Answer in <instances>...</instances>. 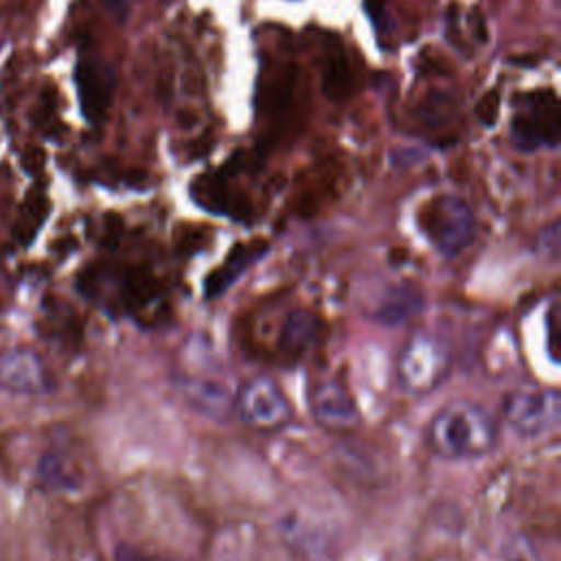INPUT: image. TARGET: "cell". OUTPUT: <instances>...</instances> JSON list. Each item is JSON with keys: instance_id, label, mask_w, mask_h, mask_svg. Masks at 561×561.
<instances>
[{"instance_id": "cell-1", "label": "cell", "mask_w": 561, "mask_h": 561, "mask_svg": "<svg viewBox=\"0 0 561 561\" xmlns=\"http://www.w3.org/2000/svg\"><path fill=\"white\" fill-rule=\"evenodd\" d=\"M427 445L447 460H473L491 454L500 440L497 419L476 401L445 403L427 423Z\"/></svg>"}, {"instance_id": "cell-2", "label": "cell", "mask_w": 561, "mask_h": 561, "mask_svg": "<svg viewBox=\"0 0 561 561\" xmlns=\"http://www.w3.org/2000/svg\"><path fill=\"white\" fill-rule=\"evenodd\" d=\"M454 366L447 342L427 331L412 333L399 351L397 379L410 394L425 397L440 388Z\"/></svg>"}, {"instance_id": "cell-3", "label": "cell", "mask_w": 561, "mask_h": 561, "mask_svg": "<svg viewBox=\"0 0 561 561\" xmlns=\"http://www.w3.org/2000/svg\"><path fill=\"white\" fill-rule=\"evenodd\" d=\"M419 224L427 241L443 256L460 254L476 234V217L471 206L462 197L449 193L434 197L421 210Z\"/></svg>"}, {"instance_id": "cell-4", "label": "cell", "mask_w": 561, "mask_h": 561, "mask_svg": "<svg viewBox=\"0 0 561 561\" xmlns=\"http://www.w3.org/2000/svg\"><path fill=\"white\" fill-rule=\"evenodd\" d=\"M502 416L519 438H543L561 421V397L554 388H519L504 397Z\"/></svg>"}, {"instance_id": "cell-5", "label": "cell", "mask_w": 561, "mask_h": 561, "mask_svg": "<svg viewBox=\"0 0 561 561\" xmlns=\"http://www.w3.org/2000/svg\"><path fill=\"white\" fill-rule=\"evenodd\" d=\"M234 414L252 430L276 432L294 419V408L274 379L256 375L234 392Z\"/></svg>"}, {"instance_id": "cell-6", "label": "cell", "mask_w": 561, "mask_h": 561, "mask_svg": "<svg viewBox=\"0 0 561 561\" xmlns=\"http://www.w3.org/2000/svg\"><path fill=\"white\" fill-rule=\"evenodd\" d=\"M519 112L513 116L511 136L522 151H533L537 147L559 145V96L554 90H535L517 99Z\"/></svg>"}, {"instance_id": "cell-7", "label": "cell", "mask_w": 561, "mask_h": 561, "mask_svg": "<svg viewBox=\"0 0 561 561\" xmlns=\"http://www.w3.org/2000/svg\"><path fill=\"white\" fill-rule=\"evenodd\" d=\"M55 388L46 359L31 346L0 348V392L11 397H44Z\"/></svg>"}, {"instance_id": "cell-8", "label": "cell", "mask_w": 561, "mask_h": 561, "mask_svg": "<svg viewBox=\"0 0 561 561\" xmlns=\"http://www.w3.org/2000/svg\"><path fill=\"white\" fill-rule=\"evenodd\" d=\"M313 421L329 432H351L362 423L359 408L351 390L337 379H320L307 394Z\"/></svg>"}, {"instance_id": "cell-9", "label": "cell", "mask_w": 561, "mask_h": 561, "mask_svg": "<svg viewBox=\"0 0 561 561\" xmlns=\"http://www.w3.org/2000/svg\"><path fill=\"white\" fill-rule=\"evenodd\" d=\"M81 112L90 123H101L114 94V72L101 59H81L75 70Z\"/></svg>"}, {"instance_id": "cell-10", "label": "cell", "mask_w": 561, "mask_h": 561, "mask_svg": "<svg viewBox=\"0 0 561 561\" xmlns=\"http://www.w3.org/2000/svg\"><path fill=\"white\" fill-rule=\"evenodd\" d=\"M182 399L191 410L213 421H228L234 414V392L213 377H184L178 383Z\"/></svg>"}, {"instance_id": "cell-11", "label": "cell", "mask_w": 561, "mask_h": 561, "mask_svg": "<svg viewBox=\"0 0 561 561\" xmlns=\"http://www.w3.org/2000/svg\"><path fill=\"white\" fill-rule=\"evenodd\" d=\"M320 333V320L309 309H294L283 318L280 331H278V351L289 359H300L307 355Z\"/></svg>"}, {"instance_id": "cell-12", "label": "cell", "mask_w": 561, "mask_h": 561, "mask_svg": "<svg viewBox=\"0 0 561 561\" xmlns=\"http://www.w3.org/2000/svg\"><path fill=\"white\" fill-rule=\"evenodd\" d=\"M423 305H425V298H423L421 287L403 280V283L388 287L381 302L377 305L375 318L381 324L399 327V324L412 320L414 316H419L423 311Z\"/></svg>"}, {"instance_id": "cell-13", "label": "cell", "mask_w": 561, "mask_h": 561, "mask_svg": "<svg viewBox=\"0 0 561 561\" xmlns=\"http://www.w3.org/2000/svg\"><path fill=\"white\" fill-rule=\"evenodd\" d=\"M265 252V243H256V245H237L230 256L226 259V263L208 278V289L213 287V291L208 294H217L221 291L226 285H230L252 261H256L261 254Z\"/></svg>"}, {"instance_id": "cell-14", "label": "cell", "mask_w": 561, "mask_h": 561, "mask_svg": "<svg viewBox=\"0 0 561 561\" xmlns=\"http://www.w3.org/2000/svg\"><path fill=\"white\" fill-rule=\"evenodd\" d=\"M324 94L331 101H344L351 94V70L342 50H331L324 64Z\"/></svg>"}, {"instance_id": "cell-15", "label": "cell", "mask_w": 561, "mask_h": 561, "mask_svg": "<svg viewBox=\"0 0 561 561\" xmlns=\"http://www.w3.org/2000/svg\"><path fill=\"white\" fill-rule=\"evenodd\" d=\"M44 215H46V197H44V193L31 191V195L26 197L24 208H22L20 232L26 234V237H31V234L37 230V226H39V221L44 219Z\"/></svg>"}, {"instance_id": "cell-16", "label": "cell", "mask_w": 561, "mask_h": 561, "mask_svg": "<svg viewBox=\"0 0 561 561\" xmlns=\"http://www.w3.org/2000/svg\"><path fill=\"white\" fill-rule=\"evenodd\" d=\"M114 561H186L182 557L173 554H162V552H151L131 543H118L114 550Z\"/></svg>"}, {"instance_id": "cell-17", "label": "cell", "mask_w": 561, "mask_h": 561, "mask_svg": "<svg viewBox=\"0 0 561 561\" xmlns=\"http://www.w3.org/2000/svg\"><path fill=\"white\" fill-rule=\"evenodd\" d=\"M497 114H500V92L497 90H491L486 92L478 105H476V116L482 121V125L486 127H493L495 121H497Z\"/></svg>"}, {"instance_id": "cell-18", "label": "cell", "mask_w": 561, "mask_h": 561, "mask_svg": "<svg viewBox=\"0 0 561 561\" xmlns=\"http://www.w3.org/2000/svg\"><path fill=\"white\" fill-rule=\"evenodd\" d=\"M386 2H388V0H366V11H368L370 20L375 22V26H379V22H381V18H383Z\"/></svg>"}]
</instances>
